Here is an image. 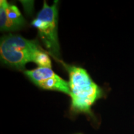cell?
<instances>
[{
	"label": "cell",
	"instance_id": "obj_5",
	"mask_svg": "<svg viewBox=\"0 0 134 134\" xmlns=\"http://www.w3.org/2000/svg\"><path fill=\"white\" fill-rule=\"evenodd\" d=\"M26 21L16 5L6 0L0 1L1 31H15L24 27Z\"/></svg>",
	"mask_w": 134,
	"mask_h": 134
},
{
	"label": "cell",
	"instance_id": "obj_1",
	"mask_svg": "<svg viewBox=\"0 0 134 134\" xmlns=\"http://www.w3.org/2000/svg\"><path fill=\"white\" fill-rule=\"evenodd\" d=\"M58 62L63 65L69 76L71 111L75 114L83 113L93 117L91 107L97 100L103 98V90L93 81L85 69L66 64L62 60Z\"/></svg>",
	"mask_w": 134,
	"mask_h": 134
},
{
	"label": "cell",
	"instance_id": "obj_3",
	"mask_svg": "<svg viewBox=\"0 0 134 134\" xmlns=\"http://www.w3.org/2000/svg\"><path fill=\"white\" fill-rule=\"evenodd\" d=\"M58 1L49 6L46 1L31 25L37 29L38 35L48 53L57 62L60 58V48L58 37Z\"/></svg>",
	"mask_w": 134,
	"mask_h": 134
},
{
	"label": "cell",
	"instance_id": "obj_4",
	"mask_svg": "<svg viewBox=\"0 0 134 134\" xmlns=\"http://www.w3.org/2000/svg\"><path fill=\"white\" fill-rule=\"evenodd\" d=\"M24 75L38 88L47 90L57 91L70 95L68 82L55 73L52 68L38 67L35 69L26 70Z\"/></svg>",
	"mask_w": 134,
	"mask_h": 134
},
{
	"label": "cell",
	"instance_id": "obj_2",
	"mask_svg": "<svg viewBox=\"0 0 134 134\" xmlns=\"http://www.w3.org/2000/svg\"><path fill=\"white\" fill-rule=\"evenodd\" d=\"M44 50L36 40H28L9 34L0 42V57L3 64L23 70L27 63H36L38 54Z\"/></svg>",
	"mask_w": 134,
	"mask_h": 134
}]
</instances>
